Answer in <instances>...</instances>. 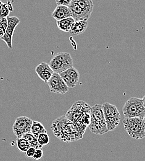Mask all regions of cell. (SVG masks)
<instances>
[{
  "mask_svg": "<svg viewBox=\"0 0 145 161\" xmlns=\"http://www.w3.org/2000/svg\"><path fill=\"white\" fill-rule=\"evenodd\" d=\"M125 118H140L145 117V107L143 99L130 97L125 103L122 108Z\"/></svg>",
  "mask_w": 145,
  "mask_h": 161,
  "instance_id": "cell-1",
  "label": "cell"
},
{
  "mask_svg": "<svg viewBox=\"0 0 145 161\" xmlns=\"http://www.w3.org/2000/svg\"><path fill=\"white\" fill-rule=\"evenodd\" d=\"M123 125L125 131L134 140L145 138L144 120L140 118H125Z\"/></svg>",
  "mask_w": 145,
  "mask_h": 161,
  "instance_id": "cell-2",
  "label": "cell"
},
{
  "mask_svg": "<svg viewBox=\"0 0 145 161\" xmlns=\"http://www.w3.org/2000/svg\"><path fill=\"white\" fill-rule=\"evenodd\" d=\"M49 64L54 73L61 74L73 67L74 60L69 53L59 52L53 57Z\"/></svg>",
  "mask_w": 145,
  "mask_h": 161,
  "instance_id": "cell-3",
  "label": "cell"
},
{
  "mask_svg": "<svg viewBox=\"0 0 145 161\" xmlns=\"http://www.w3.org/2000/svg\"><path fill=\"white\" fill-rule=\"evenodd\" d=\"M32 123L33 120L29 117L25 116L18 117L13 126V133L17 138H22L25 134L30 133Z\"/></svg>",
  "mask_w": 145,
  "mask_h": 161,
  "instance_id": "cell-4",
  "label": "cell"
},
{
  "mask_svg": "<svg viewBox=\"0 0 145 161\" xmlns=\"http://www.w3.org/2000/svg\"><path fill=\"white\" fill-rule=\"evenodd\" d=\"M51 92L64 94L69 91V87L62 80L60 74L54 73L50 80L47 82Z\"/></svg>",
  "mask_w": 145,
  "mask_h": 161,
  "instance_id": "cell-5",
  "label": "cell"
},
{
  "mask_svg": "<svg viewBox=\"0 0 145 161\" xmlns=\"http://www.w3.org/2000/svg\"><path fill=\"white\" fill-rule=\"evenodd\" d=\"M8 27L4 35L1 38L2 40L5 42L9 48H12L13 37L14 35V32L20 23L21 20L16 16H8Z\"/></svg>",
  "mask_w": 145,
  "mask_h": 161,
  "instance_id": "cell-6",
  "label": "cell"
},
{
  "mask_svg": "<svg viewBox=\"0 0 145 161\" xmlns=\"http://www.w3.org/2000/svg\"><path fill=\"white\" fill-rule=\"evenodd\" d=\"M69 88L75 87L80 80V74L74 66L60 74Z\"/></svg>",
  "mask_w": 145,
  "mask_h": 161,
  "instance_id": "cell-7",
  "label": "cell"
},
{
  "mask_svg": "<svg viewBox=\"0 0 145 161\" xmlns=\"http://www.w3.org/2000/svg\"><path fill=\"white\" fill-rule=\"evenodd\" d=\"M35 71L38 76L46 83L48 82L54 74V71L49 66V64L46 62H42L37 65Z\"/></svg>",
  "mask_w": 145,
  "mask_h": 161,
  "instance_id": "cell-8",
  "label": "cell"
},
{
  "mask_svg": "<svg viewBox=\"0 0 145 161\" xmlns=\"http://www.w3.org/2000/svg\"><path fill=\"white\" fill-rule=\"evenodd\" d=\"M88 128L91 132L95 135H103L108 132L106 121H96L91 119Z\"/></svg>",
  "mask_w": 145,
  "mask_h": 161,
  "instance_id": "cell-9",
  "label": "cell"
},
{
  "mask_svg": "<svg viewBox=\"0 0 145 161\" xmlns=\"http://www.w3.org/2000/svg\"><path fill=\"white\" fill-rule=\"evenodd\" d=\"M52 17L55 20L58 21L69 17H72V15L68 6L58 5L52 13Z\"/></svg>",
  "mask_w": 145,
  "mask_h": 161,
  "instance_id": "cell-10",
  "label": "cell"
},
{
  "mask_svg": "<svg viewBox=\"0 0 145 161\" xmlns=\"http://www.w3.org/2000/svg\"><path fill=\"white\" fill-rule=\"evenodd\" d=\"M72 13V18L75 21L78 20H86L90 18L83 11V10L80 8V6L72 0L70 5L68 6Z\"/></svg>",
  "mask_w": 145,
  "mask_h": 161,
  "instance_id": "cell-11",
  "label": "cell"
},
{
  "mask_svg": "<svg viewBox=\"0 0 145 161\" xmlns=\"http://www.w3.org/2000/svg\"><path fill=\"white\" fill-rule=\"evenodd\" d=\"M88 27L87 20H82L75 21L72 24L69 33L73 36H79L86 30Z\"/></svg>",
  "mask_w": 145,
  "mask_h": 161,
  "instance_id": "cell-12",
  "label": "cell"
},
{
  "mask_svg": "<svg viewBox=\"0 0 145 161\" xmlns=\"http://www.w3.org/2000/svg\"><path fill=\"white\" fill-rule=\"evenodd\" d=\"M67 121L68 120L66 119L65 116L59 117L56 120L53 121L51 125V129L53 130L54 135L57 138H60L62 129Z\"/></svg>",
  "mask_w": 145,
  "mask_h": 161,
  "instance_id": "cell-13",
  "label": "cell"
},
{
  "mask_svg": "<svg viewBox=\"0 0 145 161\" xmlns=\"http://www.w3.org/2000/svg\"><path fill=\"white\" fill-rule=\"evenodd\" d=\"M91 119L96 121H106L102 105L95 104L91 107Z\"/></svg>",
  "mask_w": 145,
  "mask_h": 161,
  "instance_id": "cell-14",
  "label": "cell"
},
{
  "mask_svg": "<svg viewBox=\"0 0 145 161\" xmlns=\"http://www.w3.org/2000/svg\"><path fill=\"white\" fill-rule=\"evenodd\" d=\"M75 1L80 8L83 10L84 13L90 18L93 11L94 4L92 0H73Z\"/></svg>",
  "mask_w": 145,
  "mask_h": 161,
  "instance_id": "cell-15",
  "label": "cell"
},
{
  "mask_svg": "<svg viewBox=\"0 0 145 161\" xmlns=\"http://www.w3.org/2000/svg\"><path fill=\"white\" fill-rule=\"evenodd\" d=\"M102 107L105 117L121 116L119 111L116 105L108 102H105L102 104Z\"/></svg>",
  "mask_w": 145,
  "mask_h": 161,
  "instance_id": "cell-16",
  "label": "cell"
},
{
  "mask_svg": "<svg viewBox=\"0 0 145 161\" xmlns=\"http://www.w3.org/2000/svg\"><path fill=\"white\" fill-rule=\"evenodd\" d=\"M69 110L72 111L79 112L81 114L90 113L91 107L88 103H86L83 101H79L75 102L72 105V107Z\"/></svg>",
  "mask_w": 145,
  "mask_h": 161,
  "instance_id": "cell-17",
  "label": "cell"
},
{
  "mask_svg": "<svg viewBox=\"0 0 145 161\" xmlns=\"http://www.w3.org/2000/svg\"><path fill=\"white\" fill-rule=\"evenodd\" d=\"M75 22V20L72 17H69L62 20L57 21L58 28L64 32H69L72 24Z\"/></svg>",
  "mask_w": 145,
  "mask_h": 161,
  "instance_id": "cell-18",
  "label": "cell"
},
{
  "mask_svg": "<svg viewBox=\"0 0 145 161\" xmlns=\"http://www.w3.org/2000/svg\"><path fill=\"white\" fill-rule=\"evenodd\" d=\"M30 133L37 138L40 134L43 133H47V131L41 122L37 121H33Z\"/></svg>",
  "mask_w": 145,
  "mask_h": 161,
  "instance_id": "cell-19",
  "label": "cell"
},
{
  "mask_svg": "<svg viewBox=\"0 0 145 161\" xmlns=\"http://www.w3.org/2000/svg\"><path fill=\"white\" fill-rule=\"evenodd\" d=\"M23 138H25L30 143V147H33L35 148L36 149H42L43 146L39 143L37 138L35 137L32 133H27L23 136Z\"/></svg>",
  "mask_w": 145,
  "mask_h": 161,
  "instance_id": "cell-20",
  "label": "cell"
},
{
  "mask_svg": "<svg viewBox=\"0 0 145 161\" xmlns=\"http://www.w3.org/2000/svg\"><path fill=\"white\" fill-rule=\"evenodd\" d=\"M16 144L18 149L22 153H25L27 149L30 147V143L23 137L17 138Z\"/></svg>",
  "mask_w": 145,
  "mask_h": 161,
  "instance_id": "cell-21",
  "label": "cell"
},
{
  "mask_svg": "<svg viewBox=\"0 0 145 161\" xmlns=\"http://www.w3.org/2000/svg\"><path fill=\"white\" fill-rule=\"evenodd\" d=\"M37 140H38L39 143L42 146L48 145L49 143V141H50L49 136L47 133H43L40 134L37 137Z\"/></svg>",
  "mask_w": 145,
  "mask_h": 161,
  "instance_id": "cell-22",
  "label": "cell"
},
{
  "mask_svg": "<svg viewBox=\"0 0 145 161\" xmlns=\"http://www.w3.org/2000/svg\"><path fill=\"white\" fill-rule=\"evenodd\" d=\"M10 11L8 8L7 3H3V6L0 9V16L2 18H8Z\"/></svg>",
  "mask_w": 145,
  "mask_h": 161,
  "instance_id": "cell-23",
  "label": "cell"
},
{
  "mask_svg": "<svg viewBox=\"0 0 145 161\" xmlns=\"http://www.w3.org/2000/svg\"><path fill=\"white\" fill-rule=\"evenodd\" d=\"M43 156V151L42 150V149H37L35 150V153L34 154V156L33 157V158L35 160H40L41 159Z\"/></svg>",
  "mask_w": 145,
  "mask_h": 161,
  "instance_id": "cell-24",
  "label": "cell"
},
{
  "mask_svg": "<svg viewBox=\"0 0 145 161\" xmlns=\"http://www.w3.org/2000/svg\"><path fill=\"white\" fill-rule=\"evenodd\" d=\"M35 150L36 149L33 147H30L27 151L25 152V154H26V156L29 158H33L34 156V154L35 153Z\"/></svg>",
  "mask_w": 145,
  "mask_h": 161,
  "instance_id": "cell-25",
  "label": "cell"
},
{
  "mask_svg": "<svg viewBox=\"0 0 145 161\" xmlns=\"http://www.w3.org/2000/svg\"><path fill=\"white\" fill-rule=\"evenodd\" d=\"M72 0H56V3L57 5H61V6H69Z\"/></svg>",
  "mask_w": 145,
  "mask_h": 161,
  "instance_id": "cell-26",
  "label": "cell"
},
{
  "mask_svg": "<svg viewBox=\"0 0 145 161\" xmlns=\"http://www.w3.org/2000/svg\"><path fill=\"white\" fill-rule=\"evenodd\" d=\"M7 3V5H8V8H9V11H13V6H12V4H11V3L10 1H9V0H8V3Z\"/></svg>",
  "mask_w": 145,
  "mask_h": 161,
  "instance_id": "cell-27",
  "label": "cell"
},
{
  "mask_svg": "<svg viewBox=\"0 0 145 161\" xmlns=\"http://www.w3.org/2000/svg\"><path fill=\"white\" fill-rule=\"evenodd\" d=\"M4 34H5V32H3V31L1 29V28H0V38H1V37L4 35Z\"/></svg>",
  "mask_w": 145,
  "mask_h": 161,
  "instance_id": "cell-28",
  "label": "cell"
},
{
  "mask_svg": "<svg viewBox=\"0 0 145 161\" xmlns=\"http://www.w3.org/2000/svg\"><path fill=\"white\" fill-rule=\"evenodd\" d=\"M3 3H2V1H0V9H1V8H2V6H3Z\"/></svg>",
  "mask_w": 145,
  "mask_h": 161,
  "instance_id": "cell-29",
  "label": "cell"
},
{
  "mask_svg": "<svg viewBox=\"0 0 145 161\" xmlns=\"http://www.w3.org/2000/svg\"><path fill=\"white\" fill-rule=\"evenodd\" d=\"M143 103H144V105H145V96H143Z\"/></svg>",
  "mask_w": 145,
  "mask_h": 161,
  "instance_id": "cell-30",
  "label": "cell"
},
{
  "mask_svg": "<svg viewBox=\"0 0 145 161\" xmlns=\"http://www.w3.org/2000/svg\"><path fill=\"white\" fill-rule=\"evenodd\" d=\"M143 120H144V123H145V118H144V119H143Z\"/></svg>",
  "mask_w": 145,
  "mask_h": 161,
  "instance_id": "cell-31",
  "label": "cell"
}]
</instances>
